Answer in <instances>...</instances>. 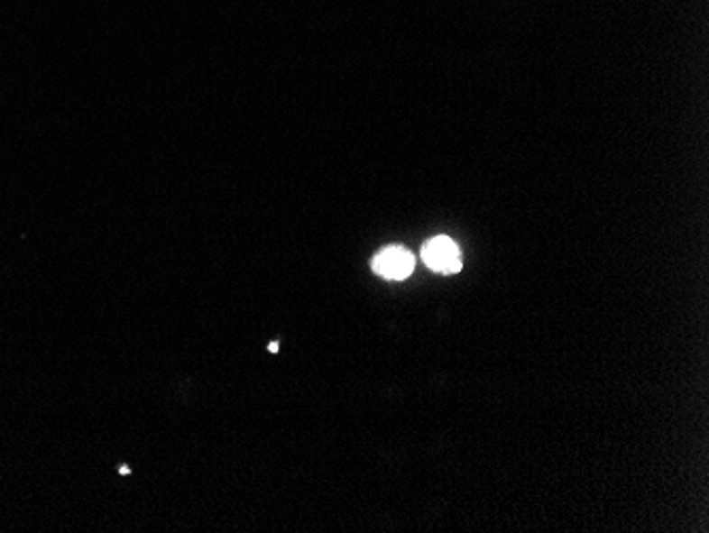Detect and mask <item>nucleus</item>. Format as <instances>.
Masks as SVG:
<instances>
[{"label":"nucleus","instance_id":"f257e3e1","mask_svg":"<svg viewBox=\"0 0 709 533\" xmlns=\"http://www.w3.org/2000/svg\"><path fill=\"white\" fill-rule=\"evenodd\" d=\"M423 257L425 263L437 272L461 271L459 249H456L455 243L447 236H437L434 241H429L428 247L423 249Z\"/></svg>","mask_w":709,"mask_h":533},{"label":"nucleus","instance_id":"f03ea898","mask_svg":"<svg viewBox=\"0 0 709 533\" xmlns=\"http://www.w3.org/2000/svg\"><path fill=\"white\" fill-rule=\"evenodd\" d=\"M372 266H374V271L381 274V277L400 280V279H406L408 274L412 272L414 257L410 255V251L401 247H389V249H382L381 253L374 257Z\"/></svg>","mask_w":709,"mask_h":533}]
</instances>
